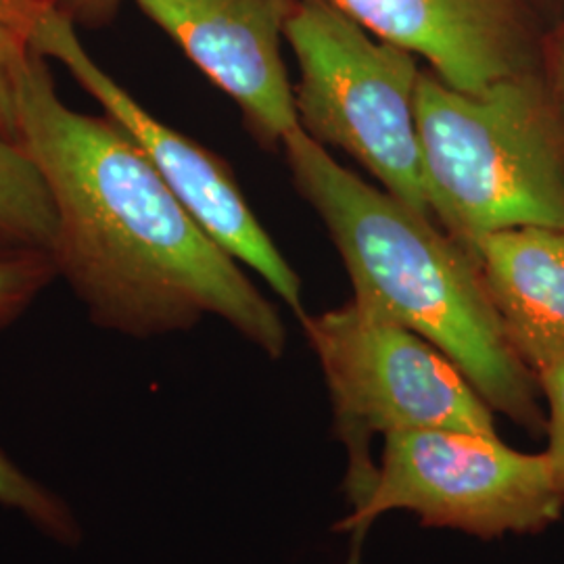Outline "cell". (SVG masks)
<instances>
[{
  "instance_id": "cell-12",
  "label": "cell",
  "mask_w": 564,
  "mask_h": 564,
  "mask_svg": "<svg viewBox=\"0 0 564 564\" xmlns=\"http://www.w3.org/2000/svg\"><path fill=\"white\" fill-rule=\"evenodd\" d=\"M0 508L20 514L46 540L61 547H80L84 527L72 505L25 473L2 447H0Z\"/></svg>"
},
{
  "instance_id": "cell-4",
  "label": "cell",
  "mask_w": 564,
  "mask_h": 564,
  "mask_svg": "<svg viewBox=\"0 0 564 564\" xmlns=\"http://www.w3.org/2000/svg\"><path fill=\"white\" fill-rule=\"evenodd\" d=\"M284 39L300 65V126L339 147L424 218H433L416 128L421 72L412 53L381 41L330 0H297Z\"/></svg>"
},
{
  "instance_id": "cell-2",
  "label": "cell",
  "mask_w": 564,
  "mask_h": 564,
  "mask_svg": "<svg viewBox=\"0 0 564 564\" xmlns=\"http://www.w3.org/2000/svg\"><path fill=\"white\" fill-rule=\"evenodd\" d=\"M282 149L341 253L354 300L437 347L494 412L545 435L538 377L506 339L481 268L463 245L335 162L303 130Z\"/></svg>"
},
{
  "instance_id": "cell-13",
  "label": "cell",
  "mask_w": 564,
  "mask_h": 564,
  "mask_svg": "<svg viewBox=\"0 0 564 564\" xmlns=\"http://www.w3.org/2000/svg\"><path fill=\"white\" fill-rule=\"evenodd\" d=\"M57 265L48 253L0 245V333L55 281Z\"/></svg>"
},
{
  "instance_id": "cell-15",
  "label": "cell",
  "mask_w": 564,
  "mask_h": 564,
  "mask_svg": "<svg viewBox=\"0 0 564 564\" xmlns=\"http://www.w3.org/2000/svg\"><path fill=\"white\" fill-rule=\"evenodd\" d=\"M538 384L545 402V458L550 464L554 484L564 498V358L542 368Z\"/></svg>"
},
{
  "instance_id": "cell-16",
  "label": "cell",
  "mask_w": 564,
  "mask_h": 564,
  "mask_svg": "<svg viewBox=\"0 0 564 564\" xmlns=\"http://www.w3.org/2000/svg\"><path fill=\"white\" fill-rule=\"evenodd\" d=\"M53 11H63L61 0H0V25L28 44L39 23Z\"/></svg>"
},
{
  "instance_id": "cell-6",
  "label": "cell",
  "mask_w": 564,
  "mask_h": 564,
  "mask_svg": "<svg viewBox=\"0 0 564 564\" xmlns=\"http://www.w3.org/2000/svg\"><path fill=\"white\" fill-rule=\"evenodd\" d=\"M393 510L423 527L498 540L544 533L561 521L564 498L544 452H519L498 433L423 429L384 437L366 498L335 527L351 538L349 564L368 529Z\"/></svg>"
},
{
  "instance_id": "cell-7",
  "label": "cell",
  "mask_w": 564,
  "mask_h": 564,
  "mask_svg": "<svg viewBox=\"0 0 564 564\" xmlns=\"http://www.w3.org/2000/svg\"><path fill=\"white\" fill-rule=\"evenodd\" d=\"M28 46L42 57L61 61L74 80L101 105L105 116L139 144L195 223L237 262L258 272L302 321V281L245 202L228 165L202 144L153 118L109 78L82 46L76 21L67 13L55 11L44 18Z\"/></svg>"
},
{
  "instance_id": "cell-14",
  "label": "cell",
  "mask_w": 564,
  "mask_h": 564,
  "mask_svg": "<svg viewBox=\"0 0 564 564\" xmlns=\"http://www.w3.org/2000/svg\"><path fill=\"white\" fill-rule=\"evenodd\" d=\"M32 53L18 34L0 25V132L15 142H21L18 93Z\"/></svg>"
},
{
  "instance_id": "cell-17",
  "label": "cell",
  "mask_w": 564,
  "mask_h": 564,
  "mask_svg": "<svg viewBox=\"0 0 564 564\" xmlns=\"http://www.w3.org/2000/svg\"><path fill=\"white\" fill-rule=\"evenodd\" d=\"M121 0H61L63 13L86 28H101L111 23Z\"/></svg>"
},
{
  "instance_id": "cell-10",
  "label": "cell",
  "mask_w": 564,
  "mask_h": 564,
  "mask_svg": "<svg viewBox=\"0 0 564 564\" xmlns=\"http://www.w3.org/2000/svg\"><path fill=\"white\" fill-rule=\"evenodd\" d=\"M506 339L535 375L564 358V228L498 230L475 247Z\"/></svg>"
},
{
  "instance_id": "cell-11",
  "label": "cell",
  "mask_w": 564,
  "mask_h": 564,
  "mask_svg": "<svg viewBox=\"0 0 564 564\" xmlns=\"http://www.w3.org/2000/svg\"><path fill=\"white\" fill-rule=\"evenodd\" d=\"M57 235V207L39 163L0 132V245L53 258Z\"/></svg>"
},
{
  "instance_id": "cell-9",
  "label": "cell",
  "mask_w": 564,
  "mask_h": 564,
  "mask_svg": "<svg viewBox=\"0 0 564 564\" xmlns=\"http://www.w3.org/2000/svg\"><path fill=\"white\" fill-rule=\"evenodd\" d=\"M464 93L531 72L521 0H330Z\"/></svg>"
},
{
  "instance_id": "cell-1",
  "label": "cell",
  "mask_w": 564,
  "mask_h": 564,
  "mask_svg": "<svg viewBox=\"0 0 564 564\" xmlns=\"http://www.w3.org/2000/svg\"><path fill=\"white\" fill-rule=\"evenodd\" d=\"M44 59L32 53L21 76V144L57 207V274L88 318L102 330L153 339L216 316L281 358L279 310L182 207L121 126L61 101Z\"/></svg>"
},
{
  "instance_id": "cell-5",
  "label": "cell",
  "mask_w": 564,
  "mask_h": 564,
  "mask_svg": "<svg viewBox=\"0 0 564 564\" xmlns=\"http://www.w3.org/2000/svg\"><path fill=\"white\" fill-rule=\"evenodd\" d=\"M333 403L335 435L347 452L345 491L362 502L377 473L375 435L423 429L498 433L494 410L460 368L423 337L351 300L303 316Z\"/></svg>"
},
{
  "instance_id": "cell-3",
  "label": "cell",
  "mask_w": 564,
  "mask_h": 564,
  "mask_svg": "<svg viewBox=\"0 0 564 564\" xmlns=\"http://www.w3.org/2000/svg\"><path fill=\"white\" fill-rule=\"evenodd\" d=\"M416 128L431 212L473 260L491 232L564 228V128L533 72L479 93L421 72Z\"/></svg>"
},
{
  "instance_id": "cell-18",
  "label": "cell",
  "mask_w": 564,
  "mask_h": 564,
  "mask_svg": "<svg viewBox=\"0 0 564 564\" xmlns=\"http://www.w3.org/2000/svg\"><path fill=\"white\" fill-rule=\"evenodd\" d=\"M561 72H563V93H564V46H563V65H561Z\"/></svg>"
},
{
  "instance_id": "cell-8",
  "label": "cell",
  "mask_w": 564,
  "mask_h": 564,
  "mask_svg": "<svg viewBox=\"0 0 564 564\" xmlns=\"http://www.w3.org/2000/svg\"><path fill=\"white\" fill-rule=\"evenodd\" d=\"M203 74L241 107L258 139L302 130L281 42L297 0H137Z\"/></svg>"
}]
</instances>
